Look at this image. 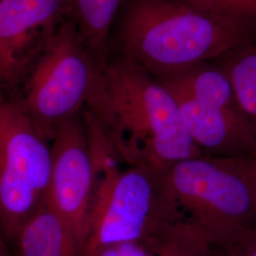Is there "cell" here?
I'll use <instances>...</instances> for the list:
<instances>
[{"label":"cell","mask_w":256,"mask_h":256,"mask_svg":"<svg viewBox=\"0 0 256 256\" xmlns=\"http://www.w3.org/2000/svg\"><path fill=\"white\" fill-rule=\"evenodd\" d=\"M68 18L70 0H0V97L26 80Z\"/></svg>","instance_id":"9c48e42d"},{"label":"cell","mask_w":256,"mask_h":256,"mask_svg":"<svg viewBox=\"0 0 256 256\" xmlns=\"http://www.w3.org/2000/svg\"><path fill=\"white\" fill-rule=\"evenodd\" d=\"M10 243L14 246L12 256H80L72 232L46 202Z\"/></svg>","instance_id":"30bf717a"},{"label":"cell","mask_w":256,"mask_h":256,"mask_svg":"<svg viewBox=\"0 0 256 256\" xmlns=\"http://www.w3.org/2000/svg\"><path fill=\"white\" fill-rule=\"evenodd\" d=\"M185 218L216 246L256 226V187L244 156H200L169 168Z\"/></svg>","instance_id":"277c9868"},{"label":"cell","mask_w":256,"mask_h":256,"mask_svg":"<svg viewBox=\"0 0 256 256\" xmlns=\"http://www.w3.org/2000/svg\"><path fill=\"white\" fill-rule=\"evenodd\" d=\"M256 39L234 20L191 0H128L119 57L162 76L222 58Z\"/></svg>","instance_id":"7a4b0ae2"},{"label":"cell","mask_w":256,"mask_h":256,"mask_svg":"<svg viewBox=\"0 0 256 256\" xmlns=\"http://www.w3.org/2000/svg\"><path fill=\"white\" fill-rule=\"evenodd\" d=\"M82 110L56 129L50 144L52 165L46 200L72 232L80 256L96 187V167Z\"/></svg>","instance_id":"ba28073f"},{"label":"cell","mask_w":256,"mask_h":256,"mask_svg":"<svg viewBox=\"0 0 256 256\" xmlns=\"http://www.w3.org/2000/svg\"><path fill=\"white\" fill-rule=\"evenodd\" d=\"M212 247L216 256H256V226L229 242Z\"/></svg>","instance_id":"9a60e30c"},{"label":"cell","mask_w":256,"mask_h":256,"mask_svg":"<svg viewBox=\"0 0 256 256\" xmlns=\"http://www.w3.org/2000/svg\"><path fill=\"white\" fill-rule=\"evenodd\" d=\"M93 256H155L146 242H124L102 248Z\"/></svg>","instance_id":"2e32d148"},{"label":"cell","mask_w":256,"mask_h":256,"mask_svg":"<svg viewBox=\"0 0 256 256\" xmlns=\"http://www.w3.org/2000/svg\"><path fill=\"white\" fill-rule=\"evenodd\" d=\"M86 110L96 120L120 160L170 168L204 156L183 124L172 94L144 68L110 58Z\"/></svg>","instance_id":"6da1fadb"},{"label":"cell","mask_w":256,"mask_h":256,"mask_svg":"<svg viewBox=\"0 0 256 256\" xmlns=\"http://www.w3.org/2000/svg\"><path fill=\"white\" fill-rule=\"evenodd\" d=\"M147 244L155 256H216L205 234L187 218L165 225Z\"/></svg>","instance_id":"4fadbf2b"},{"label":"cell","mask_w":256,"mask_h":256,"mask_svg":"<svg viewBox=\"0 0 256 256\" xmlns=\"http://www.w3.org/2000/svg\"><path fill=\"white\" fill-rule=\"evenodd\" d=\"M244 158H245L248 171L250 173V176L252 178V180L256 184V152L252 155L246 156Z\"/></svg>","instance_id":"e0dca14e"},{"label":"cell","mask_w":256,"mask_h":256,"mask_svg":"<svg viewBox=\"0 0 256 256\" xmlns=\"http://www.w3.org/2000/svg\"><path fill=\"white\" fill-rule=\"evenodd\" d=\"M240 108L256 130V39L222 57Z\"/></svg>","instance_id":"7c38bea8"},{"label":"cell","mask_w":256,"mask_h":256,"mask_svg":"<svg viewBox=\"0 0 256 256\" xmlns=\"http://www.w3.org/2000/svg\"><path fill=\"white\" fill-rule=\"evenodd\" d=\"M234 20L256 37V0H191Z\"/></svg>","instance_id":"5bb4252c"},{"label":"cell","mask_w":256,"mask_h":256,"mask_svg":"<svg viewBox=\"0 0 256 256\" xmlns=\"http://www.w3.org/2000/svg\"><path fill=\"white\" fill-rule=\"evenodd\" d=\"M172 94L183 124L202 154L241 158L256 152V130L218 64H196L155 76Z\"/></svg>","instance_id":"5b68a950"},{"label":"cell","mask_w":256,"mask_h":256,"mask_svg":"<svg viewBox=\"0 0 256 256\" xmlns=\"http://www.w3.org/2000/svg\"><path fill=\"white\" fill-rule=\"evenodd\" d=\"M20 99L0 97V229L7 242L48 198L52 146Z\"/></svg>","instance_id":"52a82bcc"},{"label":"cell","mask_w":256,"mask_h":256,"mask_svg":"<svg viewBox=\"0 0 256 256\" xmlns=\"http://www.w3.org/2000/svg\"><path fill=\"white\" fill-rule=\"evenodd\" d=\"M0 256H5V254H2V252H0Z\"/></svg>","instance_id":"d6986e66"},{"label":"cell","mask_w":256,"mask_h":256,"mask_svg":"<svg viewBox=\"0 0 256 256\" xmlns=\"http://www.w3.org/2000/svg\"><path fill=\"white\" fill-rule=\"evenodd\" d=\"M0 252L2 254H4L5 256H10V252L9 246H8V242L6 241V239L4 238L1 229H0Z\"/></svg>","instance_id":"ac0fdd59"},{"label":"cell","mask_w":256,"mask_h":256,"mask_svg":"<svg viewBox=\"0 0 256 256\" xmlns=\"http://www.w3.org/2000/svg\"><path fill=\"white\" fill-rule=\"evenodd\" d=\"M126 0H70V18L102 68L110 59L111 28Z\"/></svg>","instance_id":"8fae6325"},{"label":"cell","mask_w":256,"mask_h":256,"mask_svg":"<svg viewBox=\"0 0 256 256\" xmlns=\"http://www.w3.org/2000/svg\"><path fill=\"white\" fill-rule=\"evenodd\" d=\"M100 70L75 22L66 19L28 74L20 99L48 142L86 108Z\"/></svg>","instance_id":"8992f818"},{"label":"cell","mask_w":256,"mask_h":256,"mask_svg":"<svg viewBox=\"0 0 256 256\" xmlns=\"http://www.w3.org/2000/svg\"><path fill=\"white\" fill-rule=\"evenodd\" d=\"M90 138L96 187L81 256H93L119 243H147L165 225L186 218L176 202L169 168L140 164L122 169L100 128H90Z\"/></svg>","instance_id":"3957f363"}]
</instances>
